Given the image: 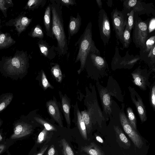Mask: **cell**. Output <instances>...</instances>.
Masks as SVG:
<instances>
[{"instance_id": "40", "label": "cell", "mask_w": 155, "mask_h": 155, "mask_svg": "<svg viewBox=\"0 0 155 155\" xmlns=\"http://www.w3.org/2000/svg\"><path fill=\"white\" fill-rule=\"evenodd\" d=\"M46 155H58L55 148L53 145H52L49 148Z\"/></svg>"}, {"instance_id": "31", "label": "cell", "mask_w": 155, "mask_h": 155, "mask_svg": "<svg viewBox=\"0 0 155 155\" xmlns=\"http://www.w3.org/2000/svg\"><path fill=\"white\" fill-rule=\"evenodd\" d=\"M34 119L38 123L44 127V128L49 131H57L55 127L43 119L37 117H34Z\"/></svg>"}, {"instance_id": "23", "label": "cell", "mask_w": 155, "mask_h": 155, "mask_svg": "<svg viewBox=\"0 0 155 155\" xmlns=\"http://www.w3.org/2000/svg\"><path fill=\"white\" fill-rule=\"evenodd\" d=\"M140 58L149 64H154L155 62V45L148 52H140Z\"/></svg>"}, {"instance_id": "42", "label": "cell", "mask_w": 155, "mask_h": 155, "mask_svg": "<svg viewBox=\"0 0 155 155\" xmlns=\"http://www.w3.org/2000/svg\"><path fill=\"white\" fill-rule=\"evenodd\" d=\"M149 33L155 29V18H153L150 21L149 27H148Z\"/></svg>"}, {"instance_id": "25", "label": "cell", "mask_w": 155, "mask_h": 155, "mask_svg": "<svg viewBox=\"0 0 155 155\" xmlns=\"http://www.w3.org/2000/svg\"><path fill=\"white\" fill-rule=\"evenodd\" d=\"M116 136L119 141L127 147L130 146V142L118 126H114Z\"/></svg>"}, {"instance_id": "44", "label": "cell", "mask_w": 155, "mask_h": 155, "mask_svg": "<svg viewBox=\"0 0 155 155\" xmlns=\"http://www.w3.org/2000/svg\"><path fill=\"white\" fill-rule=\"evenodd\" d=\"M95 138L99 142L101 143H104L103 140L102 138L100 136L97 135H96Z\"/></svg>"}, {"instance_id": "16", "label": "cell", "mask_w": 155, "mask_h": 155, "mask_svg": "<svg viewBox=\"0 0 155 155\" xmlns=\"http://www.w3.org/2000/svg\"><path fill=\"white\" fill-rule=\"evenodd\" d=\"M51 3L50 2L47 7L44 13V23L47 35L53 38L52 34L51 21Z\"/></svg>"}, {"instance_id": "38", "label": "cell", "mask_w": 155, "mask_h": 155, "mask_svg": "<svg viewBox=\"0 0 155 155\" xmlns=\"http://www.w3.org/2000/svg\"><path fill=\"white\" fill-rule=\"evenodd\" d=\"M61 5L63 6H65L69 8V6L76 5L75 0H59Z\"/></svg>"}, {"instance_id": "30", "label": "cell", "mask_w": 155, "mask_h": 155, "mask_svg": "<svg viewBox=\"0 0 155 155\" xmlns=\"http://www.w3.org/2000/svg\"><path fill=\"white\" fill-rule=\"evenodd\" d=\"M127 118L133 128L137 130L136 118L132 108L129 107L127 109Z\"/></svg>"}, {"instance_id": "27", "label": "cell", "mask_w": 155, "mask_h": 155, "mask_svg": "<svg viewBox=\"0 0 155 155\" xmlns=\"http://www.w3.org/2000/svg\"><path fill=\"white\" fill-rule=\"evenodd\" d=\"M80 113L85 124L87 132L89 133L92 129V120L86 110L81 111Z\"/></svg>"}, {"instance_id": "20", "label": "cell", "mask_w": 155, "mask_h": 155, "mask_svg": "<svg viewBox=\"0 0 155 155\" xmlns=\"http://www.w3.org/2000/svg\"><path fill=\"white\" fill-rule=\"evenodd\" d=\"M123 6L124 10L130 11V8L134 12H140L144 9V8L140 1L136 0H126L124 1Z\"/></svg>"}, {"instance_id": "26", "label": "cell", "mask_w": 155, "mask_h": 155, "mask_svg": "<svg viewBox=\"0 0 155 155\" xmlns=\"http://www.w3.org/2000/svg\"><path fill=\"white\" fill-rule=\"evenodd\" d=\"M46 1V0H29L25 6V8L33 10L35 9L38 8L40 6H44Z\"/></svg>"}, {"instance_id": "14", "label": "cell", "mask_w": 155, "mask_h": 155, "mask_svg": "<svg viewBox=\"0 0 155 155\" xmlns=\"http://www.w3.org/2000/svg\"><path fill=\"white\" fill-rule=\"evenodd\" d=\"M38 44L41 53L44 57L50 59L55 57L56 54L54 51L55 48L54 46H50L45 41L42 39L39 40Z\"/></svg>"}, {"instance_id": "22", "label": "cell", "mask_w": 155, "mask_h": 155, "mask_svg": "<svg viewBox=\"0 0 155 155\" xmlns=\"http://www.w3.org/2000/svg\"><path fill=\"white\" fill-rule=\"evenodd\" d=\"M15 43L9 34L0 33V49L8 48Z\"/></svg>"}, {"instance_id": "47", "label": "cell", "mask_w": 155, "mask_h": 155, "mask_svg": "<svg viewBox=\"0 0 155 155\" xmlns=\"http://www.w3.org/2000/svg\"><path fill=\"white\" fill-rule=\"evenodd\" d=\"M2 123H3L2 120L1 119H0V127L2 125Z\"/></svg>"}, {"instance_id": "36", "label": "cell", "mask_w": 155, "mask_h": 155, "mask_svg": "<svg viewBox=\"0 0 155 155\" xmlns=\"http://www.w3.org/2000/svg\"><path fill=\"white\" fill-rule=\"evenodd\" d=\"M155 35H154L149 38L147 40L145 44V48L142 51H140V52H148L155 45Z\"/></svg>"}, {"instance_id": "37", "label": "cell", "mask_w": 155, "mask_h": 155, "mask_svg": "<svg viewBox=\"0 0 155 155\" xmlns=\"http://www.w3.org/2000/svg\"><path fill=\"white\" fill-rule=\"evenodd\" d=\"M41 82L43 88L45 90L48 88L53 89L54 87L48 81L44 71L42 70L41 73Z\"/></svg>"}, {"instance_id": "35", "label": "cell", "mask_w": 155, "mask_h": 155, "mask_svg": "<svg viewBox=\"0 0 155 155\" xmlns=\"http://www.w3.org/2000/svg\"><path fill=\"white\" fill-rule=\"evenodd\" d=\"M134 12L133 10L128 14L126 28L131 32L134 25Z\"/></svg>"}, {"instance_id": "8", "label": "cell", "mask_w": 155, "mask_h": 155, "mask_svg": "<svg viewBox=\"0 0 155 155\" xmlns=\"http://www.w3.org/2000/svg\"><path fill=\"white\" fill-rule=\"evenodd\" d=\"M129 89L132 101L136 107L141 122L143 123L146 121L147 117L145 107L142 100L134 88L130 87Z\"/></svg>"}, {"instance_id": "21", "label": "cell", "mask_w": 155, "mask_h": 155, "mask_svg": "<svg viewBox=\"0 0 155 155\" xmlns=\"http://www.w3.org/2000/svg\"><path fill=\"white\" fill-rule=\"evenodd\" d=\"M32 20V18L30 19L25 16L21 17L16 20L15 26L19 34L26 28Z\"/></svg>"}, {"instance_id": "17", "label": "cell", "mask_w": 155, "mask_h": 155, "mask_svg": "<svg viewBox=\"0 0 155 155\" xmlns=\"http://www.w3.org/2000/svg\"><path fill=\"white\" fill-rule=\"evenodd\" d=\"M88 56L93 66L98 70H101L107 68V64L104 58L92 53H90Z\"/></svg>"}, {"instance_id": "6", "label": "cell", "mask_w": 155, "mask_h": 155, "mask_svg": "<svg viewBox=\"0 0 155 155\" xmlns=\"http://www.w3.org/2000/svg\"><path fill=\"white\" fill-rule=\"evenodd\" d=\"M98 22L100 37L105 46L109 41L111 30L109 19L103 9H101L99 12Z\"/></svg>"}, {"instance_id": "29", "label": "cell", "mask_w": 155, "mask_h": 155, "mask_svg": "<svg viewBox=\"0 0 155 155\" xmlns=\"http://www.w3.org/2000/svg\"><path fill=\"white\" fill-rule=\"evenodd\" d=\"M51 71L56 80L59 82H61L62 79V74L59 65L55 64L51 67Z\"/></svg>"}, {"instance_id": "41", "label": "cell", "mask_w": 155, "mask_h": 155, "mask_svg": "<svg viewBox=\"0 0 155 155\" xmlns=\"http://www.w3.org/2000/svg\"><path fill=\"white\" fill-rule=\"evenodd\" d=\"M7 0H0V9L3 12L4 14L6 13V8L5 7Z\"/></svg>"}, {"instance_id": "39", "label": "cell", "mask_w": 155, "mask_h": 155, "mask_svg": "<svg viewBox=\"0 0 155 155\" xmlns=\"http://www.w3.org/2000/svg\"><path fill=\"white\" fill-rule=\"evenodd\" d=\"M150 103L151 104L153 109H155V86L154 84L152 87L151 96H150Z\"/></svg>"}, {"instance_id": "4", "label": "cell", "mask_w": 155, "mask_h": 155, "mask_svg": "<svg viewBox=\"0 0 155 155\" xmlns=\"http://www.w3.org/2000/svg\"><path fill=\"white\" fill-rule=\"evenodd\" d=\"M148 24L138 18L135 19L132 34L133 42L136 47L139 48L140 51L144 50L145 48V44L149 38Z\"/></svg>"}, {"instance_id": "5", "label": "cell", "mask_w": 155, "mask_h": 155, "mask_svg": "<svg viewBox=\"0 0 155 155\" xmlns=\"http://www.w3.org/2000/svg\"><path fill=\"white\" fill-rule=\"evenodd\" d=\"M111 16L117 41L118 40L122 44L123 32L127 22L126 16L124 12L118 10L117 8L113 9Z\"/></svg>"}, {"instance_id": "10", "label": "cell", "mask_w": 155, "mask_h": 155, "mask_svg": "<svg viewBox=\"0 0 155 155\" xmlns=\"http://www.w3.org/2000/svg\"><path fill=\"white\" fill-rule=\"evenodd\" d=\"M47 110L51 117L61 127H63L62 116L56 101L50 100L46 102Z\"/></svg>"}, {"instance_id": "33", "label": "cell", "mask_w": 155, "mask_h": 155, "mask_svg": "<svg viewBox=\"0 0 155 155\" xmlns=\"http://www.w3.org/2000/svg\"><path fill=\"white\" fill-rule=\"evenodd\" d=\"M131 32L126 28L124 29L123 36V45L124 48H127L131 42Z\"/></svg>"}, {"instance_id": "32", "label": "cell", "mask_w": 155, "mask_h": 155, "mask_svg": "<svg viewBox=\"0 0 155 155\" xmlns=\"http://www.w3.org/2000/svg\"><path fill=\"white\" fill-rule=\"evenodd\" d=\"M49 131L44 128L38 136L37 140V143L41 144L50 139L51 134H50Z\"/></svg>"}, {"instance_id": "49", "label": "cell", "mask_w": 155, "mask_h": 155, "mask_svg": "<svg viewBox=\"0 0 155 155\" xmlns=\"http://www.w3.org/2000/svg\"><path fill=\"white\" fill-rule=\"evenodd\" d=\"M82 155H87L84 154H82Z\"/></svg>"}, {"instance_id": "46", "label": "cell", "mask_w": 155, "mask_h": 155, "mask_svg": "<svg viewBox=\"0 0 155 155\" xmlns=\"http://www.w3.org/2000/svg\"><path fill=\"white\" fill-rule=\"evenodd\" d=\"M6 148L4 144H0V153L4 150Z\"/></svg>"}, {"instance_id": "48", "label": "cell", "mask_w": 155, "mask_h": 155, "mask_svg": "<svg viewBox=\"0 0 155 155\" xmlns=\"http://www.w3.org/2000/svg\"><path fill=\"white\" fill-rule=\"evenodd\" d=\"M2 137L1 135L0 134V141H1L2 140Z\"/></svg>"}, {"instance_id": "12", "label": "cell", "mask_w": 155, "mask_h": 155, "mask_svg": "<svg viewBox=\"0 0 155 155\" xmlns=\"http://www.w3.org/2000/svg\"><path fill=\"white\" fill-rule=\"evenodd\" d=\"M99 94L103 110L107 115H110L112 113L111 101L110 92L107 89L102 88Z\"/></svg>"}, {"instance_id": "43", "label": "cell", "mask_w": 155, "mask_h": 155, "mask_svg": "<svg viewBox=\"0 0 155 155\" xmlns=\"http://www.w3.org/2000/svg\"><path fill=\"white\" fill-rule=\"evenodd\" d=\"M48 145H44L36 155H43L48 148Z\"/></svg>"}, {"instance_id": "1", "label": "cell", "mask_w": 155, "mask_h": 155, "mask_svg": "<svg viewBox=\"0 0 155 155\" xmlns=\"http://www.w3.org/2000/svg\"><path fill=\"white\" fill-rule=\"evenodd\" d=\"M52 15V31L57 41L55 50L59 56H64L68 53L67 40L64 27L62 16V5L59 0H50Z\"/></svg>"}, {"instance_id": "13", "label": "cell", "mask_w": 155, "mask_h": 155, "mask_svg": "<svg viewBox=\"0 0 155 155\" xmlns=\"http://www.w3.org/2000/svg\"><path fill=\"white\" fill-rule=\"evenodd\" d=\"M81 24V18L78 12L76 17L72 16L70 17L68 26V44L71 37L76 34L79 31Z\"/></svg>"}, {"instance_id": "18", "label": "cell", "mask_w": 155, "mask_h": 155, "mask_svg": "<svg viewBox=\"0 0 155 155\" xmlns=\"http://www.w3.org/2000/svg\"><path fill=\"white\" fill-rule=\"evenodd\" d=\"M61 107L64 117L68 126L70 127L71 121L70 117V104L68 98L66 95L62 94Z\"/></svg>"}, {"instance_id": "24", "label": "cell", "mask_w": 155, "mask_h": 155, "mask_svg": "<svg viewBox=\"0 0 155 155\" xmlns=\"http://www.w3.org/2000/svg\"><path fill=\"white\" fill-rule=\"evenodd\" d=\"M13 97L12 93L2 94L0 96V113L10 103Z\"/></svg>"}, {"instance_id": "7", "label": "cell", "mask_w": 155, "mask_h": 155, "mask_svg": "<svg viewBox=\"0 0 155 155\" xmlns=\"http://www.w3.org/2000/svg\"><path fill=\"white\" fill-rule=\"evenodd\" d=\"M119 118L120 124L125 133L135 146L138 148H141L143 144L141 137L129 123L124 113H120Z\"/></svg>"}, {"instance_id": "9", "label": "cell", "mask_w": 155, "mask_h": 155, "mask_svg": "<svg viewBox=\"0 0 155 155\" xmlns=\"http://www.w3.org/2000/svg\"><path fill=\"white\" fill-rule=\"evenodd\" d=\"M14 132L11 136L12 139L26 136L30 134L32 131V126L24 121L22 119L18 120L14 123Z\"/></svg>"}, {"instance_id": "45", "label": "cell", "mask_w": 155, "mask_h": 155, "mask_svg": "<svg viewBox=\"0 0 155 155\" xmlns=\"http://www.w3.org/2000/svg\"><path fill=\"white\" fill-rule=\"evenodd\" d=\"M97 3L99 8L101 9H102V3L101 0H96Z\"/></svg>"}, {"instance_id": "3", "label": "cell", "mask_w": 155, "mask_h": 155, "mask_svg": "<svg viewBox=\"0 0 155 155\" xmlns=\"http://www.w3.org/2000/svg\"><path fill=\"white\" fill-rule=\"evenodd\" d=\"M92 27V23L89 22L75 45L76 46L78 45L79 47L78 51L75 61V63L78 61L80 62V68L77 71L78 74L84 70L87 57L90 53L101 56L100 51L96 47L93 40Z\"/></svg>"}, {"instance_id": "2", "label": "cell", "mask_w": 155, "mask_h": 155, "mask_svg": "<svg viewBox=\"0 0 155 155\" xmlns=\"http://www.w3.org/2000/svg\"><path fill=\"white\" fill-rule=\"evenodd\" d=\"M28 64L27 53L18 51L13 56L5 58L0 62V71L5 77L21 79L26 74Z\"/></svg>"}, {"instance_id": "28", "label": "cell", "mask_w": 155, "mask_h": 155, "mask_svg": "<svg viewBox=\"0 0 155 155\" xmlns=\"http://www.w3.org/2000/svg\"><path fill=\"white\" fill-rule=\"evenodd\" d=\"M29 35L33 38H38L40 39H42L44 37L43 29L39 24H37L32 29Z\"/></svg>"}, {"instance_id": "34", "label": "cell", "mask_w": 155, "mask_h": 155, "mask_svg": "<svg viewBox=\"0 0 155 155\" xmlns=\"http://www.w3.org/2000/svg\"><path fill=\"white\" fill-rule=\"evenodd\" d=\"M61 144L63 155H74L71 147L65 139L61 140Z\"/></svg>"}, {"instance_id": "15", "label": "cell", "mask_w": 155, "mask_h": 155, "mask_svg": "<svg viewBox=\"0 0 155 155\" xmlns=\"http://www.w3.org/2000/svg\"><path fill=\"white\" fill-rule=\"evenodd\" d=\"M74 115L78 128L82 137L84 140H87V137L86 126L78 107L77 103L74 107Z\"/></svg>"}, {"instance_id": "19", "label": "cell", "mask_w": 155, "mask_h": 155, "mask_svg": "<svg viewBox=\"0 0 155 155\" xmlns=\"http://www.w3.org/2000/svg\"><path fill=\"white\" fill-rule=\"evenodd\" d=\"M81 151L88 155H105L101 149L94 142L82 147Z\"/></svg>"}, {"instance_id": "11", "label": "cell", "mask_w": 155, "mask_h": 155, "mask_svg": "<svg viewBox=\"0 0 155 155\" xmlns=\"http://www.w3.org/2000/svg\"><path fill=\"white\" fill-rule=\"evenodd\" d=\"M144 72L143 70L138 68L131 73L134 83L143 90H145L149 84L148 77L145 76Z\"/></svg>"}]
</instances>
